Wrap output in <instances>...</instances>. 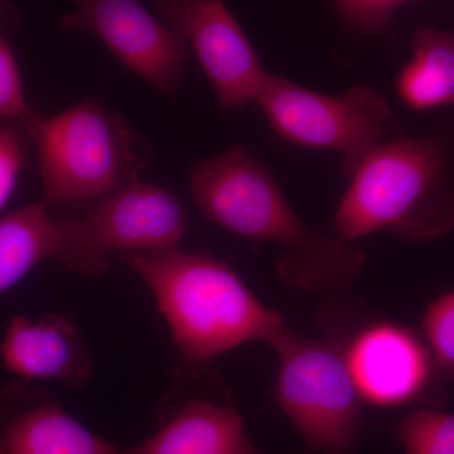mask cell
Instances as JSON below:
<instances>
[{"mask_svg": "<svg viewBox=\"0 0 454 454\" xmlns=\"http://www.w3.org/2000/svg\"><path fill=\"white\" fill-rule=\"evenodd\" d=\"M191 193L211 223L235 234L283 247L284 282L313 293H343L365 264L356 241L317 234L297 216L270 172L234 146L191 169Z\"/></svg>", "mask_w": 454, "mask_h": 454, "instance_id": "1", "label": "cell"}, {"mask_svg": "<svg viewBox=\"0 0 454 454\" xmlns=\"http://www.w3.org/2000/svg\"><path fill=\"white\" fill-rule=\"evenodd\" d=\"M334 227L356 241L387 230L424 243L454 227V131L378 143L358 164L340 200Z\"/></svg>", "mask_w": 454, "mask_h": 454, "instance_id": "2", "label": "cell"}, {"mask_svg": "<svg viewBox=\"0 0 454 454\" xmlns=\"http://www.w3.org/2000/svg\"><path fill=\"white\" fill-rule=\"evenodd\" d=\"M121 262L153 292L182 363L190 369H201L252 340L270 343L286 328L279 313L267 309L234 270L211 256L170 247L125 253Z\"/></svg>", "mask_w": 454, "mask_h": 454, "instance_id": "3", "label": "cell"}, {"mask_svg": "<svg viewBox=\"0 0 454 454\" xmlns=\"http://www.w3.org/2000/svg\"><path fill=\"white\" fill-rule=\"evenodd\" d=\"M37 146L44 202H73L109 195L146 160L133 152L129 128L116 114L85 101L52 118L26 121Z\"/></svg>", "mask_w": 454, "mask_h": 454, "instance_id": "4", "label": "cell"}, {"mask_svg": "<svg viewBox=\"0 0 454 454\" xmlns=\"http://www.w3.org/2000/svg\"><path fill=\"white\" fill-rule=\"evenodd\" d=\"M269 345L279 358L276 400L301 437L328 454L354 450L363 417V397L333 340H309L288 330Z\"/></svg>", "mask_w": 454, "mask_h": 454, "instance_id": "5", "label": "cell"}, {"mask_svg": "<svg viewBox=\"0 0 454 454\" xmlns=\"http://www.w3.org/2000/svg\"><path fill=\"white\" fill-rule=\"evenodd\" d=\"M254 101L284 139L342 155L346 177L382 142L393 116L387 100L366 83L327 97L268 74Z\"/></svg>", "mask_w": 454, "mask_h": 454, "instance_id": "6", "label": "cell"}, {"mask_svg": "<svg viewBox=\"0 0 454 454\" xmlns=\"http://www.w3.org/2000/svg\"><path fill=\"white\" fill-rule=\"evenodd\" d=\"M68 221L74 244L68 270L88 277L106 273L110 254L177 247L187 231L186 212L177 197L142 184L138 175L88 214Z\"/></svg>", "mask_w": 454, "mask_h": 454, "instance_id": "7", "label": "cell"}, {"mask_svg": "<svg viewBox=\"0 0 454 454\" xmlns=\"http://www.w3.org/2000/svg\"><path fill=\"white\" fill-rule=\"evenodd\" d=\"M62 18L67 31L91 32L122 65L173 97L186 74L191 49L184 38L152 16L139 0H74Z\"/></svg>", "mask_w": 454, "mask_h": 454, "instance_id": "8", "label": "cell"}, {"mask_svg": "<svg viewBox=\"0 0 454 454\" xmlns=\"http://www.w3.org/2000/svg\"><path fill=\"white\" fill-rule=\"evenodd\" d=\"M163 22L187 42L221 106L239 110L255 100L267 73L223 0H154Z\"/></svg>", "mask_w": 454, "mask_h": 454, "instance_id": "9", "label": "cell"}, {"mask_svg": "<svg viewBox=\"0 0 454 454\" xmlns=\"http://www.w3.org/2000/svg\"><path fill=\"white\" fill-rule=\"evenodd\" d=\"M345 356L364 403L380 408L423 402L441 380L423 336L394 322L358 331Z\"/></svg>", "mask_w": 454, "mask_h": 454, "instance_id": "10", "label": "cell"}, {"mask_svg": "<svg viewBox=\"0 0 454 454\" xmlns=\"http://www.w3.org/2000/svg\"><path fill=\"white\" fill-rule=\"evenodd\" d=\"M49 396L20 385L0 390V454H121Z\"/></svg>", "mask_w": 454, "mask_h": 454, "instance_id": "11", "label": "cell"}, {"mask_svg": "<svg viewBox=\"0 0 454 454\" xmlns=\"http://www.w3.org/2000/svg\"><path fill=\"white\" fill-rule=\"evenodd\" d=\"M121 454H265L253 443L241 415L210 397L169 395L157 429Z\"/></svg>", "mask_w": 454, "mask_h": 454, "instance_id": "12", "label": "cell"}, {"mask_svg": "<svg viewBox=\"0 0 454 454\" xmlns=\"http://www.w3.org/2000/svg\"><path fill=\"white\" fill-rule=\"evenodd\" d=\"M0 360L25 381L55 379L74 387L88 381L94 369L76 327L59 315L37 321L14 317L0 342Z\"/></svg>", "mask_w": 454, "mask_h": 454, "instance_id": "13", "label": "cell"}, {"mask_svg": "<svg viewBox=\"0 0 454 454\" xmlns=\"http://www.w3.org/2000/svg\"><path fill=\"white\" fill-rule=\"evenodd\" d=\"M74 245L68 219L53 220L47 203H33L0 219V297L35 265L55 259L70 267Z\"/></svg>", "mask_w": 454, "mask_h": 454, "instance_id": "14", "label": "cell"}, {"mask_svg": "<svg viewBox=\"0 0 454 454\" xmlns=\"http://www.w3.org/2000/svg\"><path fill=\"white\" fill-rule=\"evenodd\" d=\"M413 56L397 79V92L414 112L454 106V33L418 27Z\"/></svg>", "mask_w": 454, "mask_h": 454, "instance_id": "15", "label": "cell"}, {"mask_svg": "<svg viewBox=\"0 0 454 454\" xmlns=\"http://www.w3.org/2000/svg\"><path fill=\"white\" fill-rule=\"evenodd\" d=\"M405 454H454V414L415 408L396 428Z\"/></svg>", "mask_w": 454, "mask_h": 454, "instance_id": "16", "label": "cell"}, {"mask_svg": "<svg viewBox=\"0 0 454 454\" xmlns=\"http://www.w3.org/2000/svg\"><path fill=\"white\" fill-rule=\"evenodd\" d=\"M422 331L439 378L454 380V291L427 306Z\"/></svg>", "mask_w": 454, "mask_h": 454, "instance_id": "17", "label": "cell"}, {"mask_svg": "<svg viewBox=\"0 0 454 454\" xmlns=\"http://www.w3.org/2000/svg\"><path fill=\"white\" fill-rule=\"evenodd\" d=\"M33 115L26 103L16 57L0 35V116L28 121Z\"/></svg>", "mask_w": 454, "mask_h": 454, "instance_id": "18", "label": "cell"}, {"mask_svg": "<svg viewBox=\"0 0 454 454\" xmlns=\"http://www.w3.org/2000/svg\"><path fill=\"white\" fill-rule=\"evenodd\" d=\"M411 0H333L348 22L367 32L387 28L394 14Z\"/></svg>", "mask_w": 454, "mask_h": 454, "instance_id": "19", "label": "cell"}, {"mask_svg": "<svg viewBox=\"0 0 454 454\" xmlns=\"http://www.w3.org/2000/svg\"><path fill=\"white\" fill-rule=\"evenodd\" d=\"M25 164L22 146L13 131L0 129V210L13 195Z\"/></svg>", "mask_w": 454, "mask_h": 454, "instance_id": "20", "label": "cell"}]
</instances>
